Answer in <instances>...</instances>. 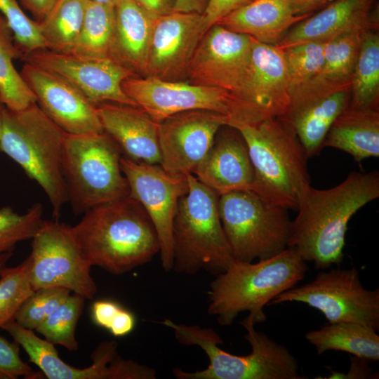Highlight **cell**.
<instances>
[{
	"mask_svg": "<svg viewBox=\"0 0 379 379\" xmlns=\"http://www.w3.org/2000/svg\"><path fill=\"white\" fill-rule=\"evenodd\" d=\"M376 332L361 323L342 321L310 331L305 338L318 354L329 350L343 351L371 362L379 360V335Z\"/></svg>",
	"mask_w": 379,
	"mask_h": 379,
	"instance_id": "28",
	"label": "cell"
},
{
	"mask_svg": "<svg viewBox=\"0 0 379 379\" xmlns=\"http://www.w3.org/2000/svg\"><path fill=\"white\" fill-rule=\"evenodd\" d=\"M235 128L253 167L251 190L272 204L297 210L311 185L308 158L291 124L280 117Z\"/></svg>",
	"mask_w": 379,
	"mask_h": 379,
	"instance_id": "4",
	"label": "cell"
},
{
	"mask_svg": "<svg viewBox=\"0 0 379 379\" xmlns=\"http://www.w3.org/2000/svg\"><path fill=\"white\" fill-rule=\"evenodd\" d=\"M154 18L173 12L175 0H132Z\"/></svg>",
	"mask_w": 379,
	"mask_h": 379,
	"instance_id": "44",
	"label": "cell"
},
{
	"mask_svg": "<svg viewBox=\"0 0 379 379\" xmlns=\"http://www.w3.org/2000/svg\"><path fill=\"white\" fill-rule=\"evenodd\" d=\"M121 155L117 144L105 131L66 133L62 169L68 201L74 213H84L130 194L121 168Z\"/></svg>",
	"mask_w": 379,
	"mask_h": 379,
	"instance_id": "7",
	"label": "cell"
},
{
	"mask_svg": "<svg viewBox=\"0 0 379 379\" xmlns=\"http://www.w3.org/2000/svg\"><path fill=\"white\" fill-rule=\"evenodd\" d=\"M218 210L235 261L267 259L288 247L291 225L288 209L252 190H243L219 196Z\"/></svg>",
	"mask_w": 379,
	"mask_h": 379,
	"instance_id": "8",
	"label": "cell"
},
{
	"mask_svg": "<svg viewBox=\"0 0 379 379\" xmlns=\"http://www.w3.org/2000/svg\"><path fill=\"white\" fill-rule=\"evenodd\" d=\"M240 324L251 352L234 355L223 350L215 343L205 350L209 364L199 373L203 379H301L297 359L283 345L257 331L255 324L243 319Z\"/></svg>",
	"mask_w": 379,
	"mask_h": 379,
	"instance_id": "15",
	"label": "cell"
},
{
	"mask_svg": "<svg viewBox=\"0 0 379 379\" xmlns=\"http://www.w3.org/2000/svg\"><path fill=\"white\" fill-rule=\"evenodd\" d=\"M208 0H175L173 12L203 14Z\"/></svg>",
	"mask_w": 379,
	"mask_h": 379,
	"instance_id": "47",
	"label": "cell"
},
{
	"mask_svg": "<svg viewBox=\"0 0 379 379\" xmlns=\"http://www.w3.org/2000/svg\"><path fill=\"white\" fill-rule=\"evenodd\" d=\"M12 255L13 252H6L0 255V275L3 270L7 267L6 264Z\"/></svg>",
	"mask_w": 379,
	"mask_h": 379,
	"instance_id": "48",
	"label": "cell"
},
{
	"mask_svg": "<svg viewBox=\"0 0 379 379\" xmlns=\"http://www.w3.org/2000/svg\"><path fill=\"white\" fill-rule=\"evenodd\" d=\"M31 258L6 267L0 275V328L14 320L24 302L34 293L30 284Z\"/></svg>",
	"mask_w": 379,
	"mask_h": 379,
	"instance_id": "35",
	"label": "cell"
},
{
	"mask_svg": "<svg viewBox=\"0 0 379 379\" xmlns=\"http://www.w3.org/2000/svg\"><path fill=\"white\" fill-rule=\"evenodd\" d=\"M114 27V6L89 1L81 29L69 53L89 60L109 58Z\"/></svg>",
	"mask_w": 379,
	"mask_h": 379,
	"instance_id": "32",
	"label": "cell"
},
{
	"mask_svg": "<svg viewBox=\"0 0 379 379\" xmlns=\"http://www.w3.org/2000/svg\"><path fill=\"white\" fill-rule=\"evenodd\" d=\"M66 133L36 102L19 111L4 107L0 151L16 162L46 193L54 220H58L68 196L62 169Z\"/></svg>",
	"mask_w": 379,
	"mask_h": 379,
	"instance_id": "5",
	"label": "cell"
},
{
	"mask_svg": "<svg viewBox=\"0 0 379 379\" xmlns=\"http://www.w3.org/2000/svg\"><path fill=\"white\" fill-rule=\"evenodd\" d=\"M58 0H18L21 6L29 11L37 22L42 21Z\"/></svg>",
	"mask_w": 379,
	"mask_h": 379,
	"instance_id": "45",
	"label": "cell"
},
{
	"mask_svg": "<svg viewBox=\"0 0 379 379\" xmlns=\"http://www.w3.org/2000/svg\"><path fill=\"white\" fill-rule=\"evenodd\" d=\"M307 271L305 261L291 247L257 262L235 261L210 284L208 313L221 326H231L244 312L254 324L263 322L265 306L295 286Z\"/></svg>",
	"mask_w": 379,
	"mask_h": 379,
	"instance_id": "3",
	"label": "cell"
},
{
	"mask_svg": "<svg viewBox=\"0 0 379 379\" xmlns=\"http://www.w3.org/2000/svg\"><path fill=\"white\" fill-rule=\"evenodd\" d=\"M64 288H43L34 293L18 310L15 321L21 326L35 330L69 296Z\"/></svg>",
	"mask_w": 379,
	"mask_h": 379,
	"instance_id": "38",
	"label": "cell"
},
{
	"mask_svg": "<svg viewBox=\"0 0 379 379\" xmlns=\"http://www.w3.org/2000/svg\"><path fill=\"white\" fill-rule=\"evenodd\" d=\"M252 0H208L203 13L208 28L218 24L222 18L250 3Z\"/></svg>",
	"mask_w": 379,
	"mask_h": 379,
	"instance_id": "42",
	"label": "cell"
},
{
	"mask_svg": "<svg viewBox=\"0 0 379 379\" xmlns=\"http://www.w3.org/2000/svg\"><path fill=\"white\" fill-rule=\"evenodd\" d=\"M84 302L83 296L69 294L34 331L53 345H60L69 351L77 350L76 328Z\"/></svg>",
	"mask_w": 379,
	"mask_h": 379,
	"instance_id": "34",
	"label": "cell"
},
{
	"mask_svg": "<svg viewBox=\"0 0 379 379\" xmlns=\"http://www.w3.org/2000/svg\"><path fill=\"white\" fill-rule=\"evenodd\" d=\"M326 41H307L283 50L290 84V93L314 78L324 62Z\"/></svg>",
	"mask_w": 379,
	"mask_h": 379,
	"instance_id": "36",
	"label": "cell"
},
{
	"mask_svg": "<svg viewBox=\"0 0 379 379\" xmlns=\"http://www.w3.org/2000/svg\"><path fill=\"white\" fill-rule=\"evenodd\" d=\"M228 118L208 110H190L171 115L158 126L160 166L172 174L193 173Z\"/></svg>",
	"mask_w": 379,
	"mask_h": 379,
	"instance_id": "17",
	"label": "cell"
},
{
	"mask_svg": "<svg viewBox=\"0 0 379 379\" xmlns=\"http://www.w3.org/2000/svg\"><path fill=\"white\" fill-rule=\"evenodd\" d=\"M377 0H335L293 25L276 45L280 48L307 41H327L356 31L378 30Z\"/></svg>",
	"mask_w": 379,
	"mask_h": 379,
	"instance_id": "22",
	"label": "cell"
},
{
	"mask_svg": "<svg viewBox=\"0 0 379 379\" xmlns=\"http://www.w3.org/2000/svg\"><path fill=\"white\" fill-rule=\"evenodd\" d=\"M19 58H22V54L15 45L13 31L0 13V96L5 107L13 111L36 102L34 93L14 66L13 60Z\"/></svg>",
	"mask_w": 379,
	"mask_h": 379,
	"instance_id": "33",
	"label": "cell"
},
{
	"mask_svg": "<svg viewBox=\"0 0 379 379\" xmlns=\"http://www.w3.org/2000/svg\"><path fill=\"white\" fill-rule=\"evenodd\" d=\"M0 13L13 31L15 45L22 58L35 50L46 48L39 22L25 13L18 0H0Z\"/></svg>",
	"mask_w": 379,
	"mask_h": 379,
	"instance_id": "39",
	"label": "cell"
},
{
	"mask_svg": "<svg viewBox=\"0 0 379 379\" xmlns=\"http://www.w3.org/2000/svg\"><path fill=\"white\" fill-rule=\"evenodd\" d=\"M124 308L111 300H97L91 307L92 320L97 326L109 331Z\"/></svg>",
	"mask_w": 379,
	"mask_h": 379,
	"instance_id": "41",
	"label": "cell"
},
{
	"mask_svg": "<svg viewBox=\"0 0 379 379\" xmlns=\"http://www.w3.org/2000/svg\"><path fill=\"white\" fill-rule=\"evenodd\" d=\"M20 74L39 107L66 133L104 131L97 107L62 79L27 62Z\"/></svg>",
	"mask_w": 379,
	"mask_h": 379,
	"instance_id": "20",
	"label": "cell"
},
{
	"mask_svg": "<svg viewBox=\"0 0 379 379\" xmlns=\"http://www.w3.org/2000/svg\"><path fill=\"white\" fill-rule=\"evenodd\" d=\"M187 178L189 190L178 201L173 223L172 270L215 276L235 262L220 218L219 196L193 174Z\"/></svg>",
	"mask_w": 379,
	"mask_h": 379,
	"instance_id": "6",
	"label": "cell"
},
{
	"mask_svg": "<svg viewBox=\"0 0 379 379\" xmlns=\"http://www.w3.org/2000/svg\"><path fill=\"white\" fill-rule=\"evenodd\" d=\"M363 32H347L327 41L321 71L312 80L299 87L316 91L351 88Z\"/></svg>",
	"mask_w": 379,
	"mask_h": 379,
	"instance_id": "29",
	"label": "cell"
},
{
	"mask_svg": "<svg viewBox=\"0 0 379 379\" xmlns=\"http://www.w3.org/2000/svg\"><path fill=\"white\" fill-rule=\"evenodd\" d=\"M89 0H58L38 22L46 48L69 53L81 29Z\"/></svg>",
	"mask_w": 379,
	"mask_h": 379,
	"instance_id": "31",
	"label": "cell"
},
{
	"mask_svg": "<svg viewBox=\"0 0 379 379\" xmlns=\"http://www.w3.org/2000/svg\"><path fill=\"white\" fill-rule=\"evenodd\" d=\"M70 230L91 266L112 274L128 272L159 253L156 230L130 194L89 209Z\"/></svg>",
	"mask_w": 379,
	"mask_h": 379,
	"instance_id": "2",
	"label": "cell"
},
{
	"mask_svg": "<svg viewBox=\"0 0 379 379\" xmlns=\"http://www.w3.org/2000/svg\"><path fill=\"white\" fill-rule=\"evenodd\" d=\"M351 88L321 93L291 95L284 116L293 126L307 158L319 154L336 117L348 107Z\"/></svg>",
	"mask_w": 379,
	"mask_h": 379,
	"instance_id": "24",
	"label": "cell"
},
{
	"mask_svg": "<svg viewBox=\"0 0 379 379\" xmlns=\"http://www.w3.org/2000/svg\"><path fill=\"white\" fill-rule=\"evenodd\" d=\"M43 206L35 203L24 214H18L10 206L0 208V255L12 252L15 245L32 239L41 225Z\"/></svg>",
	"mask_w": 379,
	"mask_h": 379,
	"instance_id": "37",
	"label": "cell"
},
{
	"mask_svg": "<svg viewBox=\"0 0 379 379\" xmlns=\"http://www.w3.org/2000/svg\"><path fill=\"white\" fill-rule=\"evenodd\" d=\"M310 15H297L287 0H253L218 24L256 41L277 45L296 23Z\"/></svg>",
	"mask_w": 379,
	"mask_h": 379,
	"instance_id": "26",
	"label": "cell"
},
{
	"mask_svg": "<svg viewBox=\"0 0 379 379\" xmlns=\"http://www.w3.org/2000/svg\"><path fill=\"white\" fill-rule=\"evenodd\" d=\"M297 15H312L335 0H287Z\"/></svg>",
	"mask_w": 379,
	"mask_h": 379,
	"instance_id": "46",
	"label": "cell"
},
{
	"mask_svg": "<svg viewBox=\"0 0 379 379\" xmlns=\"http://www.w3.org/2000/svg\"><path fill=\"white\" fill-rule=\"evenodd\" d=\"M96 107L103 131L115 141L123 156L136 162L160 165L159 123L138 106L104 102Z\"/></svg>",
	"mask_w": 379,
	"mask_h": 379,
	"instance_id": "23",
	"label": "cell"
},
{
	"mask_svg": "<svg viewBox=\"0 0 379 379\" xmlns=\"http://www.w3.org/2000/svg\"><path fill=\"white\" fill-rule=\"evenodd\" d=\"M89 1L98 3V4H102L115 6V4L117 3L119 0H89Z\"/></svg>",
	"mask_w": 379,
	"mask_h": 379,
	"instance_id": "49",
	"label": "cell"
},
{
	"mask_svg": "<svg viewBox=\"0 0 379 379\" xmlns=\"http://www.w3.org/2000/svg\"><path fill=\"white\" fill-rule=\"evenodd\" d=\"M120 165L130 195L142 205L156 230L161 263L169 272L173 266V219L180 199L189 190L187 174H172L160 165L136 162L123 155Z\"/></svg>",
	"mask_w": 379,
	"mask_h": 379,
	"instance_id": "13",
	"label": "cell"
},
{
	"mask_svg": "<svg viewBox=\"0 0 379 379\" xmlns=\"http://www.w3.org/2000/svg\"><path fill=\"white\" fill-rule=\"evenodd\" d=\"M351 366L347 373L333 371L328 378H371L372 368L367 364L368 360L355 356H351Z\"/></svg>",
	"mask_w": 379,
	"mask_h": 379,
	"instance_id": "43",
	"label": "cell"
},
{
	"mask_svg": "<svg viewBox=\"0 0 379 379\" xmlns=\"http://www.w3.org/2000/svg\"><path fill=\"white\" fill-rule=\"evenodd\" d=\"M230 93L237 111L235 128L284 116L291 97L283 50L253 39L246 74L238 89Z\"/></svg>",
	"mask_w": 379,
	"mask_h": 379,
	"instance_id": "12",
	"label": "cell"
},
{
	"mask_svg": "<svg viewBox=\"0 0 379 379\" xmlns=\"http://www.w3.org/2000/svg\"><path fill=\"white\" fill-rule=\"evenodd\" d=\"M124 93L157 123L175 114L208 110L226 116L231 126L236 117L232 94L222 88L152 77L131 76L122 81Z\"/></svg>",
	"mask_w": 379,
	"mask_h": 379,
	"instance_id": "14",
	"label": "cell"
},
{
	"mask_svg": "<svg viewBox=\"0 0 379 379\" xmlns=\"http://www.w3.org/2000/svg\"><path fill=\"white\" fill-rule=\"evenodd\" d=\"M2 329L24 349L29 361L48 379H154L157 376L155 369L122 358L114 340L100 343L92 353V364L78 368L60 359L53 344L15 320L6 324Z\"/></svg>",
	"mask_w": 379,
	"mask_h": 379,
	"instance_id": "11",
	"label": "cell"
},
{
	"mask_svg": "<svg viewBox=\"0 0 379 379\" xmlns=\"http://www.w3.org/2000/svg\"><path fill=\"white\" fill-rule=\"evenodd\" d=\"M379 34L377 29L362 32L353 73L350 106L378 109Z\"/></svg>",
	"mask_w": 379,
	"mask_h": 379,
	"instance_id": "30",
	"label": "cell"
},
{
	"mask_svg": "<svg viewBox=\"0 0 379 379\" xmlns=\"http://www.w3.org/2000/svg\"><path fill=\"white\" fill-rule=\"evenodd\" d=\"M114 8L115 27L108 58L134 76L143 77L155 18L132 0H119Z\"/></svg>",
	"mask_w": 379,
	"mask_h": 379,
	"instance_id": "25",
	"label": "cell"
},
{
	"mask_svg": "<svg viewBox=\"0 0 379 379\" xmlns=\"http://www.w3.org/2000/svg\"><path fill=\"white\" fill-rule=\"evenodd\" d=\"M218 196L251 190L254 171L246 143L239 131L224 126L192 173Z\"/></svg>",
	"mask_w": 379,
	"mask_h": 379,
	"instance_id": "21",
	"label": "cell"
},
{
	"mask_svg": "<svg viewBox=\"0 0 379 379\" xmlns=\"http://www.w3.org/2000/svg\"><path fill=\"white\" fill-rule=\"evenodd\" d=\"M30 284L34 291L64 288L85 299H92L97 286L91 265L76 243L70 226L56 220H44L32 239Z\"/></svg>",
	"mask_w": 379,
	"mask_h": 379,
	"instance_id": "10",
	"label": "cell"
},
{
	"mask_svg": "<svg viewBox=\"0 0 379 379\" xmlns=\"http://www.w3.org/2000/svg\"><path fill=\"white\" fill-rule=\"evenodd\" d=\"M288 302L320 311L328 323L352 321L379 329V289L365 288L354 267L321 270L310 282L281 293L270 304Z\"/></svg>",
	"mask_w": 379,
	"mask_h": 379,
	"instance_id": "9",
	"label": "cell"
},
{
	"mask_svg": "<svg viewBox=\"0 0 379 379\" xmlns=\"http://www.w3.org/2000/svg\"><path fill=\"white\" fill-rule=\"evenodd\" d=\"M379 197V173L352 171L338 185L319 190L310 186L291 221L288 247L317 269L342 262L351 218Z\"/></svg>",
	"mask_w": 379,
	"mask_h": 379,
	"instance_id": "1",
	"label": "cell"
},
{
	"mask_svg": "<svg viewBox=\"0 0 379 379\" xmlns=\"http://www.w3.org/2000/svg\"><path fill=\"white\" fill-rule=\"evenodd\" d=\"M253 38L215 24L205 33L190 62V82L234 93L248 69Z\"/></svg>",
	"mask_w": 379,
	"mask_h": 379,
	"instance_id": "19",
	"label": "cell"
},
{
	"mask_svg": "<svg viewBox=\"0 0 379 379\" xmlns=\"http://www.w3.org/2000/svg\"><path fill=\"white\" fill-rule=\"evenodd\" d=\"M323 147L345 152L359 163L367 158L378 157V109L348 105L332 124Z\"/></svg>",
	"mask_w": 379,
	"mask_h": 379,
	"instance_id": "27",
	"label": "cell"
},
{
	"mask_svg": "<svg viewBox=\"0 0 379 379\" xmlns=\"http://www.w3.org/2000/svg\"><path fill=\"white\" fill-rule=\"evenodd\" d=\"M38 378V374L20 356V345L0 335V379Z\"/></svg>",
	"mask_w": 379,
	"mask_h": 379,
	"instance_id": "40",
	"label": "cell"
},
{
	"mask_svg": "<svg viewBox=\"0 0 379 379\" xmlns=\"http://www.w3.org/2000/svg\"><path fill=\"white\" fill-rule=\"evenodd\" d=\"M253 1V0H252Z\"/></svg>",
	"mask_w": 379,
	"mask_h": 379,
	"instance_id": "51",
	"label": "cell"
},
{
	"mask_svg": "<svg viewBox=\"0 0 379 379\" xmlns=\"http://www.w3.org/2000/svg\"><path fill=\"white\" fill-rule=\"evenodd\" d=\"M5 105L4 102H2V100L0 96V131H1V121H2V117H3V112L4 109Z\"/></svg>",
	"mask_w": 379,
	"mask_h": 379,
	"instance_id": "50",
	"label": "cell"
},
{
	"mask_svg": "<svg viewBox=\"0 0 379 379\" xmlns=\"http://www.w3.org/2000/svg\"><path fill=\"white\" fill-rule=\"evenodd\" d=\"M208 29L203 14L172 12L155 18L143 77L182 81Z\"/></svg>",
	"mask_w": 379,
	"mask_h": 379,
	"instance_id": "18",
	"label": "cell"
},
{
	"mask_svg": "<svg viewBox=\"0 0 379 379\" xmlns=\"http://www.w3.org/2000/svg\"><path fill=\"white\" fill-rule=\"evenodd\" d=\"M21 59L62 79L95 106L104 102L138 106L121 86L125 79L134 75L109 58L84 59L44 48Z\"/></svg>",
	"mask_w": 379,
	"mask_h": 379,
	"instance_id": "16",
	"label": "cell"
}]
</instances>
